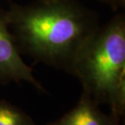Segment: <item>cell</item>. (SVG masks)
Masks as SVG:
<instances>
[{
	"label": "cell",
	"instance_id": "1",
	"mask_svg": "<svg viewBox=\"0 0 125 125\" xmlns=\"http://www.w3.org/2000/svg\"><path fill=\"white\" fill-rule=\"evenodd\" d=\"M20 53L69 72L82 46L100 26L76 0H37L3 11Z\"/></svg>",
	"mask_w": 125,
	"mask_h": 125
},
{
	"label": "cell",
	"instance_id": "6",
	"mask_svg": "<svg viewBox=\"0 0 125 125\" xmlns=\"http://www.w3.org/2000/svg\"><path fill=\"white\" fill-rule=\"evenodd\" d=\"M98 1L106 4L114 10H118L125 6V0H98Z\"/></svg>",
	"mask_w": 125,
	"mask_h": 125
},
{
	"label": "cell",
	"instance_id": "4",
	"mask_svg": "<svg viewBox=\"0 0 125 125\" xmlns=\"http://www.w3.org/2000/svg\"><path fill=\"white\" fill-rule=\"evenodd\" d=\"M89 95L82 92L78 103L58 120L46 125H119L120 120L103 113Z\"/></svg>",
	"mask_w": 125,
	"mask_h": 125
},
{
	"label": "cell",
	"instance_id": "5",
	"mask_svg": "<svg viewBox=\"0 0 125 125\" xmlns=\"http://www.w3.org/2000/svg\"><path fill=\"white\" fill-rule=\"evenodd\" d=\"M0 125L36 124L22 110L6 101H0Z\"/></svg>",
	"mask_w": 125,
	"mask_h": 125
},
{
	"label": "cell",
	"instance_id": "3",
	"mask_svg": "<svg viewBox=\"0 0 125 125\" xmlns=\"http://www.w3.org/2000/svg\"><path fill=\"white\" fill-rule=\"evenodd\" d=\"M4 11H0V82L27 81L37 89H44L35 79L32 70L21 59Z\"/></svg>",
	"mask_w": 125,
	"mask_h": 125
},
{
	"label": "cell",
	"instance_id": "2",
	"mask_svg": "<svg viewBox=\"0 0 125 125\" xmlns=\"http://www.w3.org/2000/svg\"><path fill=\"white\" fill-rule=\"evenodd\" d=\"M97 104H106L119 120L125 110V17L119 14L100 25L70 67Z\"/></svg>",
	"mask_w": 125,
	"mask_h": 125
}]
</instances>
